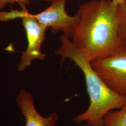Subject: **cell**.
Wrapping results in <instances>:
<instances>
[{"label": "cell", "instance_id": "obj_11", "mask_svg": "<svg viewBox=\"0 0 126 126\" xmlns=\"http://www.w3.org/2000/svg\"><path fill=\"white\" fill-rule=\"evenodd\" d=\"M45 0V1H51L53 0Z\"/></svg>", "mask_w": 126, "mask_h": 126}, {"label": "cell", "instance_id": "obj_2", "mask_svg": "<svg viewBox=\"0 0 126 126\" xmlns=\"http://www.w3.org/2000/svg\"><path fill=\"white\" fill-rule=\"evenodd\" d=\"M61 45L55 52L62 61L70 59L80 69L84 76L89 106L83 113L73 119L77 124L84 126H103L104 117L109 112L122 108L126 103V97L111 90L99 77L91 63L80 48L68 37H60Z\"/></svg>", "mask_w": 126, "mask_h": 126}, {"label": "cell", "instance_id": "obj_8", "mask_svg": "<svg viewBox=\"0 0 126 126\" xmlns=\"http://www.w3.org/2000/svg\"><path fill=\"white\" fill-rule=\"evenodd\" d=\"M119 21V34L122 45L126 47V0L118 6Z\"/></svg>", "mask_w": 126, "mask_h": 126}, {"label": "cell", "instance_id": "obj_3", "mask_svg": "<svg viewBox=\"0 0 126 126\" xmlns=\"http://www.w3.org/2000/svg\"><path fill=\"white\" fill-rule=\"evenodd\" d=\"M21 18L28 41L26 50L22 52L21 60L18 65L19 71L22 72L29 66L35 59L43 60L45 55L41 51V46L46 39L45 32L47 28L31 16L26 7L21 10L12 9L9 12L0 11V22Z\"/></svg>", "mask_w": 126, "mask_h": 126}, {"label": "cell", "instance_id": "obj_6", "mask_svg": "<svg viewBox=\"0 0 126 126\" xmlns=\"http://www.w3.org/2000/svg\"><path fill=\"white\" fill-rule=\"evenodd\" d=\"M16 102L25 118V126H56L59 119L58 114L54 112L48 117L42 116L36 109L31 94L26 91L20 90Z\"/></svg>", "mask_w": 126, "mask_h": 126}, {"label": "cell", "instance_id": "obj_1", "mask_svg": "<svg viewBox=\"0 0 126 126\" xmlns=\"http://www.w3.org/2000/svg\"><path fill=\"white\" fill-rule=\"evenodd\" d=\"M79 17L71 40L91 62L114 53L123 46L118 6L112 0H91L79 6Z\"/></svg>", "mask_w": 126, "mask_h": 126}, {"label": "cell", "instance_id": "obj_7", "mask_svg": "<svg viewBox=\"0 0 126 126\" xmlns=\"http://www.w3.org/2000/svg\"><path fill=\"white\" fill-rule=\"evenodd\" d=\"M103 126H126V103L116 111H111L104 117Z\"/></svg>", "mask_w": 126, "mask_h": 126}, {"label": "cell", "instance_id": "obj_5", "mask_svg": "<svg viewBox=\"0 0 126 126\" xmlns=\"http://www.w3.org/2000/svg\"><path fill=\"white\" fill-rule=\"evenodd\" d=\"M66 1L53 0L44 10L36 14H31L46 28H50L53 33L61 31L71 39L79 22V17L77 14L71 16L66 13Z\"/></svg>", "mask_w": 126, "mask_h": 126}, {"label": "cell", "instance_id": "obj_10", "mask_svg": "<svg viewBox=\"0 0 126 126\" xmlns=\"http://www.w3.org/2000/svg\"><path fill=\"white\" fill-rule=\"evenodd\" d=\"M112 1L113 4L116 6H118L122 4L124 2L125 0H112Z\"/></svg>", "mask_w": 126, "mask_h": 126}, {"label": "cell", "instance_id": "obj_12", "mask_svg": "<svg viewBox=\"0 0 126 126\" xmlns=\"http://www.w3.org/2000/svg\"><path fill=\"white\" fill-rule=\"evenodd\" d=\"M82 126V125H80V126Z\"/></svg>", "mask_w": 126, "mask_h": 126}, {"label": "cell", "instance_id": "obj_9", "mask_svg": "<svg viewBox=\"0 0 126 126\" xmlns=\"http://www.w3.org/2000/svg\"><path fill=\"white\" fill-rule=\"evenodd\" d=\"M17 3L20 5L21 8L26 7V5L29 4L30 0H0V11L4 9L6 4L11 5Z\"/></svg>", "mask_w": 126, "mask_h": 126}, {"label": "cell", "instance_id": "obj_4", "mask_svg": "<svg viewBox=\"0 0 126 126\" xmlns=\"http://www.w3.org/2000/svg\"><path fill=\"white\" fill-rule=\"evenodd\" d=\"M91 63L111 90L126 97V47L123 46L114 53Z\"/></svg>", "mask_w": 126, "mask_h": 126}]
</instances>
